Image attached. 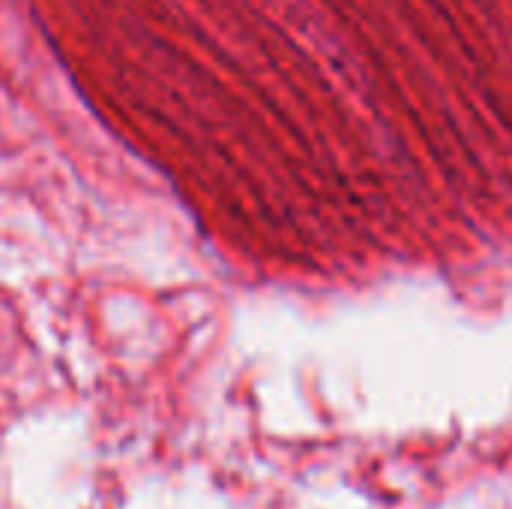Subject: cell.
Instances as JSON below:
<instances>
[]
</instances>
